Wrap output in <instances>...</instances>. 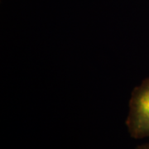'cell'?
<instances>
[{
	"mask_svg": "<svg viewBox=\"0 0 149 149\" xmlns=\"http://www.w3.org/2000/svg\"><path fill=\"white\" fill-rule=\"evenodd\" d=\"M135 149H149V143L139 145Z\"/></svg>",
	"mask_w": 149,
	"mask_h": 149,
	"instance_id": "7a4b0ae2",
	"label": "cell"
},
{
	"mask_svg": "<svg viewBox=\"0 0 149 149\" xmlns=\"http://www.w3.org/2000/svg\"><path fill=\"white\" fill-rule=\"evenodd\" d=\"M125 123L133 139L149 138V77L133 89Z\"/></svg>",
	"mask_w": 149,
	"mask_h": 149,
	"instance_id": "6da1fadb",
	"label": "cell"
}]
</instances>
